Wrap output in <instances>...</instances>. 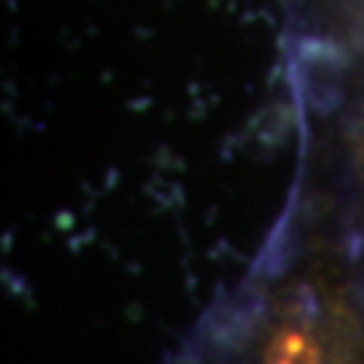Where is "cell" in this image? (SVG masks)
<instances>
[{"label":"cell","mask_w":364,"mask_h":364,"mask_svg":"<svg viewBox=\"0 0 364 364\" xmlns=\"http://www.w3.org/2000/svg\"><path fill=\"white\" fill-rule=\"evenodd\" d=\"M246 364H364V313L331 279H301L255 325Z\"/></svg>","instance_id":"obj_1"}]
</instances>
